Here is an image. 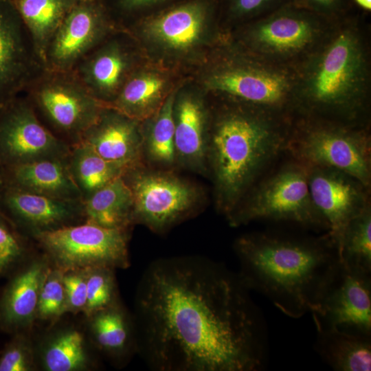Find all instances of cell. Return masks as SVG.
Listing matches in <instances>:
<instances>
[{"mask_svg":"<svg viewBox=\"0 0 371 371\" xmlns=\"http://www.w3.org/2000/svg\"><path fill=\"white\" fill-rule=\"evenodd\" d=\"M42 124L70 146L96 120L104 106L72 71L45 69L22 93Z\"/></svg>","mask_w":371,"mask_h":371,"instance_id":"cell-5","label":"cell"},{"mask_svg":"<svg viewBox=\"0 0 371 371\" xmlns=\"http://www.w3.org/2000/svg\"><path fill=\"white\" fill-rule=\"evenodd\" d=\"M234 248L245 286L293 318L316 308L341 267L326 234L315 238L252 233L238 238Z\"/></svg>","mask_w":371,"mask_h":371,"instance_id":"cell-2","label":"cell"},{"mask_svg":"<svg viewBox=\"0 0 371 371\" xmlns=\"http://www.w3.org/2000/svg\"><path fill=\"white\" fill-rule=\"evenodd\" d=\"M115 270L104 267L87 269V304L83 312L87 317L120 301Z\"/></svg>","mask_w":371,"mask_h":371,"instance_id":"cell-33","label":"cell"},{"mask_svg":"<svg viewBox=\"0 0 371 371\" xmlns=\"http://www.w3.org/2000/svg\"><path fill=\"white\" fill-rule=\"evenodd\" d=\"M315 349L322 359L337 371L371 370V337L335 330H317Z\"/></svg>","mask_w":371,"mask_h":371,"instance_id":"cell-24","label":"cell"},{"mask_svg":"<svg viewBox=\"0 0 371 371\" xmlns=\"http://www.w3.org/2000/svg\"><path fill=\"white\" fill-rule=\"evenodd\" d=\"M205 14L201 3H190L154 19L147 25V30L154 38L170 47L186 49L199 39Z\"/></svg>","mask_w":371,"mask_h":371,"instance_id":"cell-25","label":"cell"},{"mask_svg":"<svg viewBox=\"0 0 371 371\" xmlns=\"http://www.w3.org/2000/svg\"><path fill=\"white\" fill-rule=\"evenodd\" d=\"M157 0H117L118 6L124 10H133Z\"/></svg>","mask_w":371,"mask_h":371,"instance_id":"cell-40","label":"cell"},{"mask_svg":"<svg viewBox=\"0 0 371 371\" xmlns=\"http://www.w3.org/2000/svg\"><path fill=\"white\" fill-rule=\"evenodd\" d=\"M0 351V371H32L36 368L35 352L27 331L12 334Z\"/></svg>","mask_w":371,"mask_h":371,"instance_id":"cell-36","label":"cell"},{"mask_svg":"<svg viewBox=\"0 0 371 371\" xmlns=\"http://www.w3.org/2000/svg\"><path fill=\"white\" fill-rule=\"evenodd\" d=\"M339 256L347 269L371 274L370 205L348 224Z\"/></svg>","mask_w":371,"mask_h":371,"instance_id":"cell-31","label":"cell"},{"mask_svg":"<svg viewBox=\"0 0 371 371\" xmlns=\"http://www.w3.org/2000/svg\"><path fill=\"white\" fill-rule=\"evenodd\" d=\"M227 218L234 227L256 220H269L328 230L311 196L308 166L296 160L262 181Z\"/></svg>","mask_w":371,"mask_h":371,"instance_id":"cell-4","label":"cell"},{"mask_svg":"<svg viewBox=\"0 0 371 371\" xmlns=\"http://www.w3.org/2000/svg\"><path fill=\"white\" fill-rule=\"evenodd\" d=\"M124 178L133 193V223L144 225L154 232L168 231L188 218L196 207V188L173 175L136 168L128 171Z\"/></svg>","mask_w":371,"mask_h":371,"instance_id":"cell-7","label":"cell"},{"mask_svg":"<svg viewBox=\"0 0 371 371\" xmlns=\"http://www.w3.org/2000/svg\"><path fill=\"white\" fill-rule=\"evenodd\" d=\"M157 114L146 140H144V150L152 161L163 165H170L177 158L172 95L161 106Z\"/></svg>","mask_w":371,"mask_h":371,"instance_id":"cell-32","label":"cell"},{"mask_svg":"<svg viewBox=\"0 0 371 371\" xmlns=\"http://www.w3.org/2000/svg\"><path fill=\"white\" fill-rule=\"evenodd\" d=\"M371 146L366 135L336 127L307 130L288 141L286 150L306 166H324L355 177L367 188L371 182Z\"/></svg>","mask_w":371,"mask_h":371,"instance_id":"cell-8","label":"cell"},{"mask_svg":"<svg viewBox=\"0 0 371 371\" xmlns=\"http://www.w3.org/2000/svg\"><path fill=\"white\" fill-rule=\"evenodd\" d=\"M82 203L85 221L120 229H129L134 224L133 193L124 176L100 188Z\"/></svg>","mask_w":371,"mask_h":371,"instance_id":"cell-23","label":"cell"},{"mask_svg":"<svg viewBox=\"0 0 371 371\" xmlns=\"http://www.w3.org/2000/svg\"><path fill=\"white\" fill-rule=\"evenodd\" d=\"M64 314L84 312L87 304V269L64 271Z\"/></svg>","mask_w":371,"mask_h":371,"instance_id":"cell-37","label":"cell"},{"mask_svg":"<svg viewBox=\"0 0 371 371\" xmlns=\"http://www.w3.org/2000/svg\"><path fill=\"white\" fill-rule=\"evenodd\" d=\"M47 256L23 262L9 275L0 293V330L27 331L36 319L40 291L50 267Z\"/></svg>","mask_w":371,"mask_h":371,"instance_id":"cell-17","label":"cell"},{"mask_svg":"<svg viewBox=\"0 0 371 371\" xmlns=\"http://www.w3.org/2000/svg\"><path fill=\"white\" fill-rule=\"evenodd\" d=\"M278 0H232V10L239 14H250L267 9Z\"/></svg>","mask_w":371,"mask_h":371,"instance_id":"cell-38","label":"cell"},{"mask_svg":"<svg viewBox=\"0 0 371 371\" xmlns=\"http://www.w3.org/2000/svg\"><path fill=\"white\" fill-rule=\"evenodd\" d=\"M164 80L152 74L131 76L110 106L137 121L153 114L161 98Z\"/></svg>","mask_w":371,"mask_h":371,"instance_id":"cell-30","label":"cell"},{"mask_svg":"<svg viewBox=\"0 0 371 371\" xmlns=\"http://www.w3.org/2000/svg\"><path fill=\"white\" fill-rule=\"evenodd\" d=\"M63 276L64 271L50 266L40 291L36 319L52 322L64 315Z\"/></svg>","mask_w":371,"mask_h":371,"instance_id":"cell-34","label":"cell"},{"mask_svg":"<svg viewBox=\"0 0 371 371\" xmlns=\"http://www.w3.org/2000/svg\"><path fill=\"white\" fill-rule=\"evenodd\" d=\"M175 145L176 156L184 164L204 169L208 144L205 133V113L194 98L183 97L175 111Z\"/></svg>","mask_w":371,"mask_h":371,"instance_id":"cell-22","label":"cell"},{"mask_svg":"<svg viewBox=\"0 0 371 371\" xmlns=\"http://www.w3.org/2000/svg\"><path fill=\"white\" fill-rule=\"evenodd\" d=\"M45 69L13 0H0V106Z\"/></svg>","mask_w":371,"mask_h":371,"instance_id":"cell-12","label":"cell"},{"mask_svg":"<svg viewBox=\"0 0 371 371\" xmlns=\"http://www.w3.org/2000/svg\"><path fill=\"white\" fill-rule=\"evenodd\" d=\"M207 86L253 104L273 106L286 95L284 79L270 72L255 69H232L212 76Z\"/></svg>","mask_w":371,"mask_h":371,"instance_id":"cell-21","label":"cell"},{"mask_svg":"<svg viewBox=\"0 0 371 371\" xmlns=\"http://www.w3.org/2000/svg\"><path fill=\"white\" fill-rule=\"evenodd\" d=\"M41 354L43 368L47 371H81L97 364L82 332L66 328L52 335Z\"/></svg>","mask_w":371,"mask_h":371,"instance_id":"cell-27","label":"cell"},{"mask_svg":"<svg viewBox=\"0 0 371 371\" xmlns=\"http://www.w3.org/2000/svg\"><path fill=\"white\" fill-rule=\"evenodd\" d=\"M91 344L117 367L126 366L138 352L133 314L121 301L87 317Z\"/></svg>","mask_w":371,"mask_h":371,"instance_id":"cell-19","label":"cell"},{"mask_svg":"<svg viewBox=\"0 0 371 371\" xmlns=\"http://www.w3.org/2000/svg\"><path fill=\"white\" fill-rule=\"evenodd\" d=\"M301 3L312 9L329 12L337 10L342 5L344 0H300Z\"/></svg>","mask_w":371,"mask_h":371,"instance_id":"cell-39","label":"cell"},{"mask_svg":"<svg viewBox=\"0 0 371 371\" xmlns=\"http://www.w3.org/2000/svg\"><path fill=\"white\" fill-rule=\"evenodd\" d=\"M104 40L71 71L96 100L110 106L130 77V57L117 41Z\"/></svg>","mask_w":371,"mask_h":371,"instance_id":"cell-18","label":"cell"},{"mask_svg":"<svg viewBox=\"0 0 371 371\" xmlns=\"http://www.w3.org/2000/svg\"><path fill=\"white\" fill-rule=\"evenodd\" d=\"M54 266L64 271L130 266L128 229L85 221L33 234Z\"/></svg>","mask_w":371,"mask_h":371,"instance_id":"cell-6","label":"cell"},{"mask_svg":"<svg viewBox=\"0 0 371 371\" xmlns=\"http://www.w3.org/2000/svg\"><path fill=\"white\" fill-rule=\"evenodd\" d=\"M361 70L356 42L347 34L339 35L325 52L311 78L308 91L311 103L323 109L352 108Z\"/></svg>","mask_w":371,"mask_h":371,"instance_id":"cell-14","label":"cell"},{"mask_svg":"<svg viewBox=\"0 0 371 371\" xmlns=\"http://www.w3.org/2000/svg\"><path fill=\"white\" fill-rule=\"evenodd\" d=\"M317 330L371 337V274L341 267L311 313Z\"/></svg>","mask_w":371,"mask_h":371,"instance_id":"cell-10","label":"cell"},{"mask_svg":"<svg viewBox=\"0 0 371 371\" xmlns=\"http://www.w3.org/2000/svg\"><path fill=\"white\" fill-rule=\"evenodd\" d=\"M307 166L312 201L327 225L326 234L339 252L349 222L370 205L368 188L341 170Z\"/></svg>","mask_w":371,"mask_h":371,"instance_id":"cell-13","label":"cell"},{"mask_svg":"<svg viewBox=\"0 0 371 371\" xmlns=\"http://www.w3.org/2000/svg\"><path fill=\"white\" fill-rule=\"evenodd\" d=\"M356 3L366 10H371V0H354Z\"/></svg>","mask_w":371,"mask_h":371,"instance_id":"cell-41","label":"cell"},{"mask_svg":"<svg viewBox=\"0 0 371 371\" xmlns=\"http://www.w3.org/2000/svg\"><path fill=\"white\" fill-rule=\"evenodd\" d=\"M67 157L45 159L1 168L0 185L56 198L82 200L71 176Z\"/></svg>","mask_w":371,"mask_h":371,"instance_id":"cell-20","label":"cell"},{"mask_svg":"<svg viewBox=\"0 0 371 371\" xmlns=\"http://www.w3.org/2000/svg\"><path fill=\"white\" fill-rule=\"evenodd\" d=\"M137 122L106 106L83 133L79 142L87 144L102 157L122 166L127 172L138 168L142 164L144 139Z\"/></svg>","mask_w":371,"mask_h":371,"instance_id":"cell-16","label":"cell"},{"mask_svg":"<svg viewBox=\"0 0 371 371\" xmlns=\"http://www.w3.org/2000/svg\"><path fill=\"white\" fill-rule=\"evenodd\" d=\"M71 176L80 191L82 201L127 171L98 155L87 144L71 145L67 157Z\"/></svg>","mask_w":371,"mask_h":371,"instance_id":"cell-26","label":"cell"},{"mask_svg":"<svg viewBox=\"0 0 371 371\" xmlns=\"http://www.w3.org/2000/svg\"><path fill=\"white\" fill-rule=\"evenodd\" d=\"M238 273L199 256L157 258L137 284V354L153 371H258L263 319Z\"/></svg>","mask_w":371,"mask_h":371,"instance_id":"cell-1","label":"cell"},{"mask_svg":"<svg viewBox=\"0 0 371 371\" xmlns=\"http://www.w3.org/2000/svg\"><path fill=\"white\" fill-rule=\"evenodd\" d=\"M13 1L44 62V53L48 43L78 0Z\"/></svg>","mask_w":371,"mask_h":371,"instance_id":"cell-28","label":"cell"},{"mask_svg":"<svg viewBox=\"0 0 371 371\" xmlns=\"http://www.w3.org/2000/svg\"><path fill=\"white\" fill-rule=\"evenodd\" d=\"M112 28L100 0H78L53 35L44 53L47 69L71 71L102 43Z\"/></svg>","mask_w":371,"mask_h":371,"instance_id":"cell-11","label":"cell"},{"mask_svg":"<svg viewBox=\"0 0 371 371\" xmlns=\"http://www.w3.org/2000/svg\"><path fill=\"white\" fill-rule=\"evenodd\" d=\"M263 21L258 28L260 42L278 50H292L308 43L311 24L304 12L283 10Z\"/></svg>","mask_w":371,"mask_h":371,"instance_id":"cell-29","label":"cell"},{"mask_svg":"<svg viewBox=\"0 0 371 371\" xmlns=\"http://www.w3.org/2000/svg\"><path fill=\"white\" fill-rule=\"evenodd\" d=\"M70 148L42 124L23 94L0 106V169L66 158Z\"/></svg>","mask_w":371,"mask_h":371,"instance_id":"cell-9","label":"cell"},{"mask_svg":"<svg viewBox=\"0 0 371 371\" xmlns=\"http://www.w3.org/2000/svg\"><path fill=\"white\" fill-rule=\"evenodd\" d=\"M0 211L19 229L32 234L76 224L82 200L65 199L0 185Z\"/></svg>","mask_w":371,"mask_h":371,"instance_id":"cell-15","label":"cell"},{"mask_svg":"<svg viewBox=\"0 0 371 371\" xmlns=\"http://www.w3.org/2000/svg\"><path fill=\"white\" fill-rule=\"evenodd\" d=\"M26 253L19 229L0 211V278L9 276L23 262Z\"/></svg>","mask_w":371,"mask_h":371,"instance_id":"cell-35","label":"cell"},{"mask_svg":"<svg viewBox=\"0 0 371 371\" xmlns=\"http://www.w3.org/2000/svg\"><path fill=\"white\" fill-rule=\"evenodd\" d=\"M289 139L265 116L234 112L216 124L208 144L217 204L227 217Z\"/></svg>","mask_w":371,"mask_h":371,"instance_id":"cell-3","label":"cell"}]
</instances>
